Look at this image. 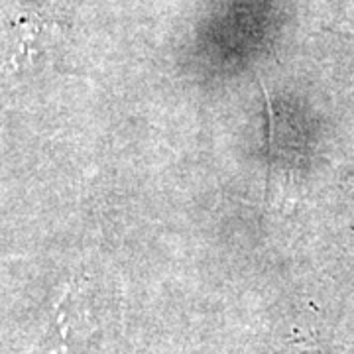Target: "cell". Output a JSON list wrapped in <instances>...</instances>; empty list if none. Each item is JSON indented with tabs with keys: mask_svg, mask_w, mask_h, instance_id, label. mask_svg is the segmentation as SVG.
Here are the masks:
<instances>
[{
	"mask_svg": "<svg viewBox=\"0 0 354 354\" xmlns=\"http://www.w3.org/2000/svg\"><path fill=\"white\" fill-rule=\"evenodd\" d=\"M59 24L34 8H20L10 16L0 36V67L20 69L51 55L59 39Z\"/></svg>",
	"mask_w": 354,
	"mask_h": 354,
	"instance_id": "cell-1",
	"label": "cell"
}]
</instances>
